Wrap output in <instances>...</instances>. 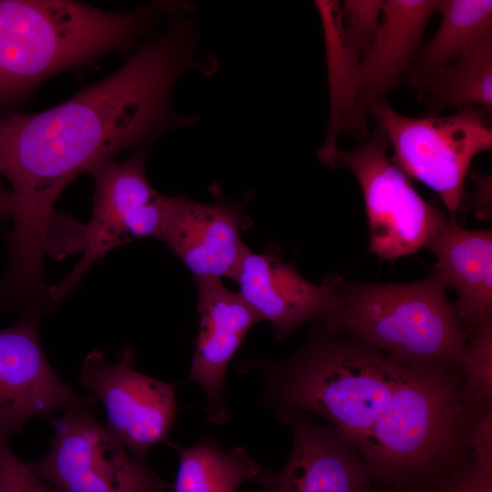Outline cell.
Segmentation results:
<instances>
[{"instance_id": "6da1fadb", "label": "cell", "mask_w": 492, "mask_h": 492, "mask_svg": "<svg viewBox=\"0 0 492 492\" xmlns=\"http://www.w3.org/2000/svg\"><path fill=\"white\" fill-rule=\"evenodd\" d=\"M198 41L193 20L175 15L118 69L64 102L36 113H0V179L15 200L8 279L25 286L43 282L45 257L61 251L70 221L55 205L77 177L125 150L148 149L172 129L197 125V115L175 109L172 96L187 72L212 69L196 56Z\"/></svg>"}, {"instance_id": "7a4b0ae2", "label": "cell", "mask_w": 492, "mask_h": 492, "mask_svg": "<svg viewBox=\"0 0 492 492\" xmlns=\"http://www.w3.org/2000/svg\"><path fill=\"white\" fill-rule=\"evenodd\" d=\"M172 8L167 2L110 11L76 0H0V113L53 76L136 49Z\"/></svg>"}, {"instance_id": "3957f363", "label": "cell", "mask_w": 492, "mask_h": 492, "mask_svg": "<svg viewBox=\"0 0 492 492\" xmlns=\"http://www.w3.org/2000/svg\"><path fill=\"white\" fill-rule=\"evenodd\" d=\"M264 379L260 406L299 410L330 422L356 446L370 432L413 369L368 343L320 323L305 343L281 361L241 364Z\"/></svg>"}, {"instance_id": "277c9868", "label": "cell", "mask_w": 492, "mask_h": 492, "mask_svg": "<svg viewBox=\"0 0 492 492\" xmlns=\"http://www.w3.org/2000/svg\"><path fill=\"white\" fill-rule=\"evenodd\" d=\"M461 370L413 369L356 446L374 482L398 492H433L471 460V411Z\"/></svg>"}, {"instance_id": "5b68a950", "label": "cell", "mask_w": 492, "mask_h": 492, "mask_svg": "<svg viewBox=\"0 0 492 492\" xmlns=\"http://www.w3.org/2000/svg\"><path fill=\"white\" fill-rule=\"evenodd\" d=\"M329 277L337 302L318 317L324 327L355 337L411 369L462 370L468 336L436 271L405 283Z\"/></svg>"}, {"instance_id": "8992f818", "label": "cell", "mask_w": 492, "mask_h": 492, "mask_svg": "<svg viewBox=\"0 0 492 492\" xmlns=\"http://www.w3.org/2000/svg\"><path fill=\"white\" fill-rule=\"evenodd\" d=\"M491 115L474 107L446 116L413 118L386 100L369 110L393 149L392 161L437 193L452 221L465 202V180L473 159L492 149Z\"/></svg>"}, {"instance_id": "52a82bcc", "label": "cell", "mask_w": 492, "mask_h": 492, "mask_svg": "<svg viewBox=\"0 0 492 492\" xmlns=\"http://www.w3.org/2000/svg\"><path fill=\"white\" fill-rule=\"evenodd\" d=\"M388 148L376 126L358 146L339 148L329 166L347 169L355 176L364 197L369 252L395 261L425 247L449 218L420 196L388 156Z\"/></svg>"}, {"instance_id": "ba28073f", "label": "cell", "mask_w": 492, "mask_h": 492, "mask_svg": "<svg viewBox=\"0 0 492 492\" xmlns=\"http://www.w3.org/2000/svg\"><path fill=\"white\" fill-rule=\"evenodd\" d=\"M83 398L56 419L50 448L27 463L58 492H164L169 486L91 410Z\"/></svg>"}, {"instance_id": "9c48e42d", "label": "cell", "mask_w": 492, "mask_h": 492, "mask_svg": "<svg viewBox=\"0 0 492 492\" xmlns=\"http://www.w3.org/2000/svg\"><path fill=\"white\" fill-rule=\"evenodd\" d=\"M132 364L128 347L116 362L93 350L83 361L79 383L104 406L107 426L133 455L146 459L150 447L166 441L174 424L177 384L148 376Z\"/></svg>"}, {"instance_id": "30bf717a", "label": "cell", "mask_w": 492, "mask_h": 492, "mask_svg": "<svg viewBox=\"0 0 492 492\" xmlns=\"http://www.w3.org/2000/svg\"><path fill=\"white\" fill-rule=\"evenodd\" d=\"M273 414L292 431V451L282 469L262 468L253 478L255 492H377L369 467L346 435L302 411Z\"/></svg>"}, {"instance_id": "8fae6325", "label": "cell", "mask_w": 492, "mask_h": 492, "mask_svg": "<svg viewBox=\"0 0 492 492\" xmlns=\"http://www.w3.org/2000/svg\"><path fill=\"white\" fill-rule=\"evenodd\" d=\"M82 399L51 367L36 311L0 329V436L10 438L35 417L52 420Z\"/></svg>"}, {"instance_id": "7c38bea8", "label": "cell", "mask_w": 492, "mask_h": 492, "mask_svg": "<svg viewBox=\"0 0 492 492\" xmlns=\"http://www.w3.org/2000/svg\"><path fill=\"white\" fill-rule=\"evenodd\" d=\"M210 203L185 194L172 196L160 241L184 262L198 281L231 279L248 247L241 240L245 223L241 201L226 199L218 187Z\"/></svg>"}, {"instance_id": "4fadbf2b", "label": "cell", "mask_w": 492, "mask_h": 492, "mask_svg": "<svg viewBox=\"0 0 492 492\" xmlns=\"http://www.w3.org/2000/svg\"><path fill=\"white\" fill-rule=\"evenodd\" d=\"M436 5V0H384L380 30L360 61L358 94L343 135L368 138L371 107L406 80Z\"/></svg>"}, {"instance_id": "5bb4252c", "label": "cell", "mask_w": 492, "mask_h": 492, "mask_svg": "<svg viewBox=\"0 0 492 492\" xmlns=\"http://www.w3.org/2000/svg\"><path fill=\"white\" fill-rule=\"evenodd\" d=\"M231 279L260 319L271 323L279 341L288 338L305 322L329 312L337 302L329 276L320 284L313 283L271 249L255 253L248 248Z\"/></svg>"}, {"instance_id": "9a60e30c", "label": "cell", "mask_w": 492, "mask_h": 492, "mask_svg": "<svg viewBox=\"0 0 492 492\" xmlns=\"http://www.w3.org/2000/svg\"><path fill=\"white\" fill-rule=\"evenodd\" d=\"M197 311L200 329L189 381L202 388L205 413L213 424H224L229 408L224 395L228 365L250 329L261 321L239 292L228 290L221 281H198Z\"/></svg>"}, {"instance_id": "2e32d148", "label": "cell", "mask_w": 492, "mask_h": 492, "mask_svg": "<svg viewBox=\"0 0 492 492\" xmlns=\"http://www.w3.org/2000/svg\"><path fill=\"white\" fill-rule=\"evenodd\" d=\"M147 155L148 149H139L125 159L105 160L87 172L95 190L90 219L82 226L83 252L71 270L75 279H82L91 265L121 245L119 234L124 218L159 195L147 177Z\"/></svg>"}, {"instance_id": "e0dca14e", "label": "cell", "mask_w": 492, "mask_h": 492, "mask_svg": "<svg viewBox=\"0 0 492 492\" xmlns=\"http://www.w3.org/2000/svg\"><path fill=\"white\" fill-rule=\"evenodd\" d=\"M434 270L457 292L456 313L467 336L492 322V231L466 230L450 219L425 243Z\"/></svg>"}, {"instance_id": "ac0fdd59", "label": "cell", "mask_w": 492, "mask_h": 492, "mask_svg": "<svg viewBox=\"0 0 492 492\" xmlns=\"http://www.w3.org/2000/svg\"><path fill=\"white\" fill-rule=\"evenodd\" d=\"M440 24L423 43L406 82L418 101L434 77L480 41L492 36V1L437 0Z\"/></svg>"}, {"instance_id": "d6986e66", "label": "cell", "mask_w": 492, "mask_h": 492, "mask_svg": "<svg viewBox=\"0 0 492 492\" xmlns=\"http://www.w3.org/2000/svg\"><path fill=\"white\" fill-rule=\"evenodd\" d=\"M340 1L317 0L322 21L329 88V117L325 139L317 152L318 159L329 165L339 149L345 122L355 103L360 81V60L344 36L340 18Z\"/></svg>"}, {"instance_id": "ffe728a7", "label": "cell", "mask_w": 492, "mask_h": 492, "mask_svg": "<svg viewBox=\"0 0 492 492\" xmlns=\"http://www.w3.org/2000/svg\"><path fill=\"white\" fill-rule=\"evenodd\" d=\"M169 445L179 456L175 492H237L263 468L243 447L224 449L207 437L188 447Z\"/></svg>"}, {"instance_id": "44dd1931", "label": "cell", "mask_w": 492, "mask_h": 492, "mask_svg": "<svg viewBox=\"0 0 492 492\" xmlns=\"http://www.w3.org/2000/svg\"><path fill=\"white\" fill-rule=\"evenodd\" d=\"M419 102L425 117L437 116L446 108L477 107L492 114V36L443 68Z\"/></svg>"}, {"instance_id": "7402d4cb", "label": "cell", "mask_w": 492, "mask_h": 492, "mask_svg": "<svg viewBox=\"0 0 492 492\" xmlns=\"http://www.w3.org/2000/svg\"><path fill=\"white\" fill-rule=\"evenodd\" d=\"M461 395L469 411L492 407V322L468 334Z\"/></svg>"}, {"instance_id": "603a6c76", "label": "cell", "mask_w": 492, "mask_h": 492, "mask_svg": "<svg viewBox=\"0 0 492 492\" xmlns=\"http://www.w3.org/2000/svg\"><path fill=\"white\" fill-rule=\"evenodd\" d=\"M383 5L384 0H344L339 3L344 36L360 61L378 36Z\"/></svg>"}, {"instance_id": "cb8c5ba5", "label": "cell", "mask_w": 492, "mask_h": 492, "mask_svg": "<svg viewBox=\"0 0 492 492\" xmlns=\"http://www.w3.org/2000/svg\"><path fill=\"white\" fill-rule=\"evenodd\" d=\"M172 198L159 193L149 202L133 210L123 220L120 244L139 238L160 239L171 209Z\"/></svg>"}, {"instance_id": "d4e9b609", "label": "cell", "mask_w": 492, "mask_h": 492, "mask_svg": "<svg viewBox=\"0 0 492 492\" xmlns=\"http://www.w3.org/2000/svg\"><path fill=\"white\" fill-rule=\"evenodd\" d=\"M0 492H58L20 460L9 438L0 436Z\"/></svg>"}, {"instance_id": "484cf974", "label": "cell", "mask_w": 492, "mask_h": 492, "mask_svg": "<svg viewBox=\"0 0 492 492\" xmlns=\"http://www.w3.org/2000/svg\"><path fill=\"white\" fill-rule=\"evenodd\" d=\"M433 492H492V462L471 459Z\"/></svg>"}, {"instance_id": "4316f807", "label": "cell", "mask_w": 492, "mask_h": 492, "mask_svg": "<svg viewBox=\"0 0 492 492\" xmlns=\"http://www.w3.org/2000/svg\"><path fill=\"white\" fill-rule=\"evenodd\" d=\"M15 210V200L11 190L0 179V221L11 220Z\"/></svg>"}]
</instances>
